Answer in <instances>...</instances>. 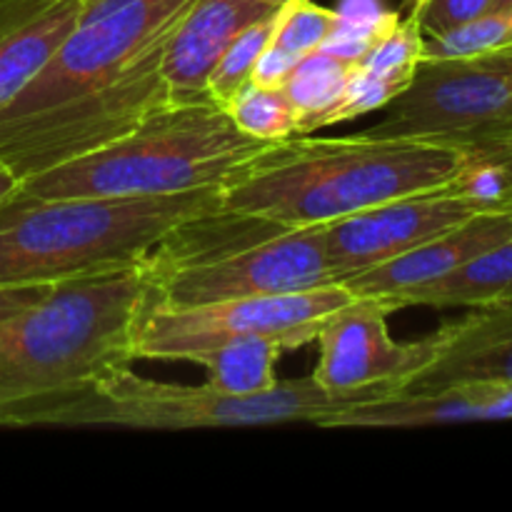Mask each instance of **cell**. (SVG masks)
Instances as JSON below:
<instances>
[{
  "label": "cell",
  "mask_w": 512,
  "mask_h": 512,
  "mask_svg": "<svg viewBox=\"0 0 512 512\" xmlns=\"http://www.w3.org/2000/svg\"><path fill=\"white\" fill-rule=\"evenodd\" d=\"M470 150L413 138H310L273 143L218 188L220 208L285 228L325 225L415 193L455 188Z\"/></svg>",
  "instance_id": "cell-1"
},
{
  "label": "cell",
  "mask_w": 512,
  "mask_h": 512,
  "mask_svg": "<svg viewBox=\"0 0 512 512\" xmlns=\"http://www.w3.org/2000/svg\"><path fill=\"white\" fill-rule=\"evenodd\" d=\"M220 210L218 188L153 198H35L0 203V285H53L143 268L180 223Z\"/></svg>",
  "instance_id": "cell-2"
},
{
  "label": "cell",
  "mask_w": 512,
  "mask_h": 512,
  "mask_svg": "<svg viewBox=\"0 0 512 512\" xmlns=\"http://www.w3.org/2000/svg\"><path fill=\"white\" fill-rule=\"evenodd\" d=\"M398 385L330 393L313 375L278 380L258 395H225L205 385H173L143 378L130 365L85 380L63 393L43 395L15 408L0 428H128L198 430L245 425H318L353 405L388 398Z\"/></svg>",
  "instance_id": "cell-3"
},
{
  "label": "cell",
  "mask_w": 512,
  "mask_h": 512,
  "mask_svg": "<svg viewBox=\"0 0 512 512\" xmlns=\"http://www.w3.org/2000/svg\"><path fill=\"white\" fill-rule=\"evenodd\" d=\"M150 295L143 268L55 283L0 323V425L20 405L133 365V330Z\"/></svg>",
  "instance_id": "cell-4"
},
{
  "label": "cell",
  "mask_w": 512,
  "mask_h": 512,
  "mask_svg": "<svg viewBox=\"0 0 512 512\" xmlns=\"http://www.w3.org/2000/svg\"><path fill=\"white\" fill-rule=\"evenodd\" d=\"M273 143L245 135L215 100L168 103L113 143L20 180L35 198H153L220 188Z\"/></svg>",
  "instance_id": "cell-5"
},
{
  "label": "cell",
  "mask_w": 512,
  "mask_h": 512,
  "mask_svg": "<svg viewBox=\"0 0 512 512\" xmlns=\"http://www.w3.org/2000/svg\"><path fill=\"white\" fill-rule=\"evenodd\" d=\"M383 110V120L365 133L458 145L470 153L512 143V45L420 60L408 88Z\"/></svg>",
  "instance_id": "cell-6"
},
{
  "label": "cell",
  "mask_w": 512,
  "mask_h": 512,
  "mask_svg": "<svg viewBox=\"0 0 512 512\" xmlns=\"http://www.w3.org/2000/svg\"><path fill=\"white\" fill-rule=\"evenodd\" d=\"M190 5L193 0H83L75 28L43 70L0 108V123L115 83L168 43Z\"/></svg>",
  "instance_id": "cell-7"
},
{
  "label": "cell",
  "mask_w": 512,
  "mask_h": 512,
  "mask_svg": "<svg viewBox=\"0 0 512 512\" xmlns=\"http://www.w3.org/2000/svg\"><path fill=\"white\" fill-rule=\"evenodd\" d=\"M343 283L265 298L220 300L205 305H160L148 295L133 330L135 360H185L235 338L273 335L295 348L315 343V328L328 313L350 303Z\"/></svg>",
  "instance_id": "cell-8"
},
{
  "label": "cell",
  "mask_w": 512,
  "mask_h": 512,
  "mask_svg": "<svg viewBox=\"0 0 512 512\" xmlns=\"http://www.w3.org/2000/svg\"><path fill=\"white\" fill-rule=\"evenodd\" d=\"M150 298L160 305H205L220 300L300 293L335 283L325 225L283 228L215 258L145 270Z\"/></svg>",
  "instance_id": "cell-9"
},
{
  "label": "cell",
  "mask_w": 512,
  "mask_h": 512,
  "mask_svg": "<svg viewBox=\"0 0 512 512\" xmlns=\"http://www.w3.org/2000/svg\"><path fill=\"white\" fill-rule=\"evenodd\" d=\"M512 203L475 198L458 188L405 195L360 213L325 223L330 273L335 283L420 248L445 230L483 210Z\"/></svg>",
  "instance_id": "cell-10"
},
{
  "label": "cell",
  "mask_w": 512,
  "mask_h": 512,
  "mask_svg": "<svg viewBox=\"0 0 512 512\" xmlns=\"http://www.w3.org/2000/svg\"><path fill=\"white\" fill-rule=\"evenodd\" d=\"M395 313L385 298L353 295V300L325 315L315 328L320 348L310 375L330 393L398 385L403 388L435 358V335L400 343L390 335L388 318Z\"/></svg>",
  "instance_id": "cell-11"
},
{
  "label": "cell",
  "mask_w": 512,
  "mask_h": 512,
  "mask_svg": "<svg viewBox=\"0 0 512 512\" xmlns=\"http://www.w3.org/2000/svg\"><path fill=\"white\" fill-rule=\"evenodd\" d=\"M275 10L258 0H193L170 33L160 65L170 103L210 100L208 78L228 45Z\"/></svg>",
  "instance_id": "cell-12"
},
{
  "label": "cell",
  "mask_w": 512,
  "mask_h": 512,
  "mask_svg": "<svg viewBox=\"0 0 512 512\" xmlns=\"http://www.w3.org/2000/svg\"><path fill=\"white\" fill-rule=\"evenodd\" d=\"M508 240H512V205L483 210L455 228L440 233L438 238L428 240L420 248L343 280V285L353 295L385 298L398 310L395 300L408 293L410 288L440 278Z\"/></svg>",
  "instance_id": "cell-13"
},
{
  "label": "cell",
  "mask_w": 512,
  "mask_h": 512,
  "mask_svg": "<svg viewBox=\"0 0 512 512\" xmlns=\"http://www.w3.org/2000/svg\"><path fill=\"white\" fill-rule=\"evenodd\" d=\"M433 335V363L398 393H435L465 383H512V300L475 308V313Z\"/></svg>",
  "instance_id": "cell-14"
},
{
  "label": "cell",
  "mask_w": 512,
  "mask_h": 512,
  "mask_svg": "<svg viewBox=\"0 0 512 512\" xmlns=\"http://www.w3.org/2000/svg\"><path fill=\"white\" fill-rule=\"evenodd\" d=\"M512 418V383H465L435 393H393L323 420L320 428H425Z\"/></svg>",
  "instance_id": "cell-15"
},
{
  "label": "cell",
  "mask_w": 512,
  "mask_h": 512,
  "mask_svg": "<svg viewBox=\"0 0 512 512\" xmlns=\"http://www.w3.org/2000/svg\"><path fill=\"white\" fill-rule=\"evenodd\" d=\"M80 10L83 0H0V108L53 58Z\"/></svg>",
  "instance_id": "cell-16"
},
{
  "label": "cell",
  "mask_w": 512,
  "mask_h": 512,
  "mask_svg": "<svg viewBox=\"0 0 512 512\" xmlns=\"http://www.w3.org/2000/svg\"><path fill=\"white\" fill-rule=\"evenodd\" d=\"M512 298V240L458 265L440 278L415 285L400 295L395 305L428 308H485Z\"/></svg>",
  "instance_id": "cell-17"
},
{
  "label": "cell",
  "mask_w": 512,
  "mask_h": 512,
  "mask_svg": "<svg viewBox=\"0 0 512 512\" xmlns=\"http://www.w3.org/2000/svg\"><path fill=\"white\" fill-rule=\"evenodd\" d=\"M293 345L273 335H248L200 353L193 363L203 365L205 383L225 395H258L275 388V363Z\"/></svg>",
  "instance_id": "cell-18"
},
{
  "label": "cell",
  "mask_w": 512,
  "mask_h": 512,
  "mask_svg": "<svg viewBox=\"0 0 512 512\" xmlns=\"http://www.w3.org/2000/svg\"><path fill=\"white\" fill-rule=\"evenodd\" d=\"M353 65L355 55L330 48V45L300 60L285 83V90L300 110V135L320 130V118L343 95Z\"/></svg>",
  "instance_id": "cell-19"
},
{
  "label": "cell",
  "mask_w": 512,
  "mask_h": 512,
  "mask_svg": "<svg viewBox=\"0 0 512 512\" xmlns=\"http://www.w3.org/2000/svg\"><path fill=\"white\" fill-rule=\"evenodd\" d=\"M225 110L245 135L263 143H280L300 135V110L285 88L248 83Z\"/></svg>",
  "instance_id": "cell-20"
},
{
  "label": "cell",
  "mask_w": 512,
  "mask_h": 512,
  "mask_svg": "<svg viewBox=\"0 0 512 512\" xmlns=\"http://www.w3.org/2000/svg\"><path fill=\"white\" fill-rule=\"evenodd\" d=\"M343 25V13L323 8L313 0H290L275 15L270 48L293 58H305L325 48Z\"/></svg>",
  "instance_id": "cell-21"
},
{
  "label": "cell",
  "mask_w": 512,
  "mask_h": 512,
  "mask_svg": "<svg viewBox=\"0 0 512 512\" xmlns=\"http://www.w3.org/2000/svg\"><path fill=\"white\" fill-rule=\"evenodd\" d=\"M275 15H278V10L270 13L268 18L248 25V28L228 45V50H225L223 58L218 60V65H215L213 73H210L208 78L210 100H215V103L225 108V105L240 93V88L250 83V75H253L260 55L268 48L270 35H273Z\"/></svg>",
  "instance_id": "cell-22"
},
{
  "label": "cell",
  "mask_w": 512,
  "mask_h": 512,
  "mask_svg": "<svg viewBox=\"0 0 512 512\" xmlns=\"http://www.w3.org/2000/svg\"><path fill=\"white\" fill-rule=\"evenodd\" d=\"M512 45V10H490L450 33L433 35L423 43V60L463 58Z\"/></svg>",
  "instance_id": "cell-23"
},
{
  "label": "cell",
  "mask_w": 512,
  "mask_h": 512,
  "mask_svg": "<svg viewBox=\"0 0 512 512\" xmlns=\"http://www.w3.org/2000/svg\"><path fill=\"white\" fill-rule=\"evenodd\" d=\"M493 10V0H425L423 8L415 10L425 38L450 33L470 20Z\"/></svg>",
  "instance_id": "cell-24"
},
{
  "label": "cell",
  "mask_w": 512,
  "mask_h": 512,
  "mask_svg": "<svg viewBox=\"0 0 512 512\" xmlns=\"http://www.w3.org/2000/svg\"><path fill=\"white\" fill-rule=\"evenodd\" d=\"M53 285H0V323L43 300Z\"/></svg>",
  "instance_id": "cell-25"
},
{
  "label": "cell",
  "mask_w": 512,
  "mask_h": 512,
  "mask_svg": "<svg viewBox=\"0 0 512 512\" xmlns=\"http://www.w3.org/2000/svg\"><path fill=\"white\" fill-rule=\"evenodd\" d=\"M473 155H478V158L488 160V163L493 165L495 173H498L500 178V185H503V195L508 200H512V143L500 145V148L483 150V153H473Z\"/></svg>",
  "instance_id": "cell-26"
},
{
  "label": "cell",
  "mask_w": 512,
  "mask_h": 512,
  "mask_svg": "<svg viewBox=\"0 0 512 512\" xmlns=\"http://www.w3.org/2000/svg\"><path fill=\"white\" fill-rule=\"evenodd\" d=\"M18 185H20L18 175H15L13 170H10L8 165H5L3 160H0V203H3L5 198H10V195H13L15 190H18Z\"/></svg>",
  "instance_id": "cell-27"
},
{
  "label": "cell",
  "mask_w": 512,
  "mask_h": 512,
  "mask_svg": "<svg viewBox=\"0 0 512 512\" xmlns=\"http://www.w3.org/2000/svg\"><path fill=\"white\" fill-rule=\"evenodd\" d=\"M493 10H512V0H493Z\"/></svg>",
  "instance_id": "cell-28"
},
{
  "label": "cell",
  "mask_w": 512,
  "mask_h": 512,
  "mask_svg": "<svg viewBox=\"0 0 512 512\" xmlns=\"http://www.w3.org/2000/svg\"><path fill=\"white\" fill-rule=\"evenodd\" d=\"M258 3L270 5V8H283V5L290 3V0H258Z\"/></svg>",
  "instance_id": "cell-29"
},
{
  "label": "cell",
  "mask_w": 512,
  "mask_h": 512,
  "mask_svg": "<svg viewBox=\"0 0 512 512\" xmlns=\"http://www.w3.org/2000/svg\"><path fill=\"white\" fill-rule=\"evenodd\" d=\"M423 3L425 0H410V13H415V10L423 8Z\"/></svg>",
  "instance_id": "cell-30"
},
{
  "label": "cell",
  "mask_w": 512,
  "mask_h": 512,
  "mask_svg": "<svg viewBox=\"0 0 512 512\" xmlns=\"http://www.w3.org/2000/svg\"><path fill=\"white\" fill-rule=\"evenodd\" d=\"M510 300H512V298H510Z\"/></svg>",
  "instance_id": "cell-31"
}]
</instances>
